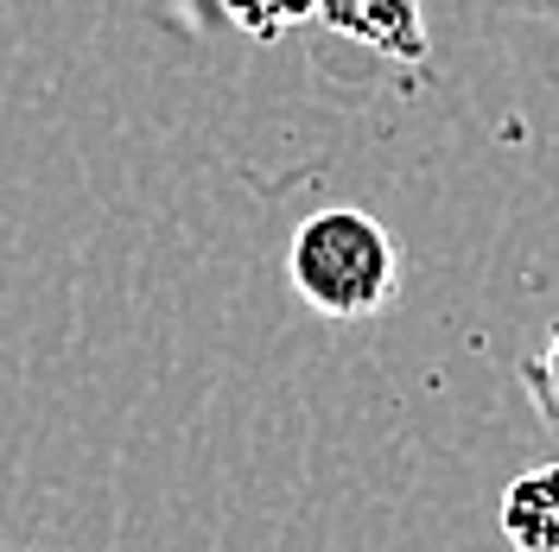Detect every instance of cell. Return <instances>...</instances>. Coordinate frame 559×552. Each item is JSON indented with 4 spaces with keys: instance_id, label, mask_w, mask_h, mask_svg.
<instances>
[{
    "instance_id": "1",
    "label": "cell",
    "mask_w": 559,
    "mask_h": 552,
    "mask_svg": "<svg viewBox=\"0 0 559 552\" xmlns=\"http://www.w3.org/2000/svg\"><path fill=\"white\" fill-rule=\"evenodd\" d=\"M286 279L293 292L337 324L382 317L401 292V248L369 209L356 204H324L312 209L293 242H286Z\"/></svg>"
},
{
    "instance_id": "2",
    "label": "cell",
    "mask_w": 559,
    "mask_h": 552,
    "mask_svg": "<svg viewBox=\"0 0 559 552\" xmlns=\"http://www.w3.org/2000/svg\"><path fill=\"white\" fill-rule=\"evenodd\" d=\"M318 26L337 38H356L388 64H419L426 58V13L419 0H318Z\"/></svg>"
},
{
    "instance_id": "3",
    "label": "cell",
    "mask_w": 559,
    "mask_h": 552,
    "mask_svg": "<svg viewBox=\"0 0 559 552\" xmlns=\"http://www.w3.org/2000/svg\"><path fill=\"white\" fill-rule=\"evenodd\" d=\"M496 527L515 552H559V457L522 470L496 502Z\"/></svg>"
},
{
    "instance_id": "4",
    "label": "cell",
    "mask_w": 559,
    "mask_h": 552,
    "mask_svg": "<svg viewBox=\"0 0 559 552\" xmlns=\"http://www.w3.org/2000/svg\"><path fill=\"white\" fill-rule=\"evenodd\" d=\"M216 7H223V20L242 38H254V45H274V38H286L293 26L318 20V0H216Z\"/></svg>"
},
{
    "instance_id": "5",
    "label": "cell",
    "mask_w": 559,
    "mask_h": 552,
    "mask_svg": "<svg viewBox=\"0 0 559 552\" xmlns=\"http://www.w3.org/2000/svg\"><path fill=\"white\" fill-rule=\"evenodd\" d=\"M522 387H527V400H534V413H540V425L559 432V317L547 324L540 349L522 356Z\"/></svg>"
},
{
    "instance_id": "6",
    "label": "cell",
    "mask_w": 559,
    "mask_h": 552,
    "mask_svg": "<svg viewBox=\"0 0 559 552\" xmlns=\"http://www.w3.org/2000/svg\"><path fill=\"white\" fill-rule=\"evenodd\" d=\"M509 13H527V20H547V26H559V0H502Z\"/></svg>"
}]
</instances>
